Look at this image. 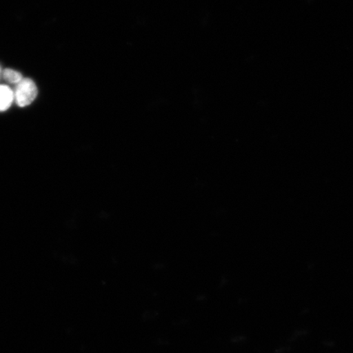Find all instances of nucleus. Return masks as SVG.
<instances>
[{
    "instance_id": "nucleus-3",
    "label": "nucleus",
    "mask_w": 353,
    "mask_h": 353,
    "mask_svg": "<svg viewBox=\"0 0 353 353\" xmlns=\"http://www.w3.org/2000/svg\"><path fill=\"white\" fill-rule=\"evenodd\" d=\"M3 79L10 83H15L17 85L21 82L22 78L21 74L19 72H16L14 70L6 69L3 72Z\"/></svg>"
},
{
    "instance_id": "nucleus-4",
    "label": "nucleus",
    "mask_w": 353,
    "mask_h": 353,
    "mask_svg": "<svg viewBox=\"0 0 353 353\" xmlns=\"http://www.w3.org/2000/svg\"><path fill=\"white\" fill-rule=\"evenodd\" d=\"M1 73H2V70H1V66H0V78H1Z\"/></svg>"
},
{
    "instance_id": "nucleus-1",
    "label": "nucleus",
    "mask_w": 353,
    "mask_h": 353,
    "mask_svg": "<svg viewBox=\"0 0 353 353\" xmlns=\"http://www.w3.org/2000/svg\"><path fill=\"white\" fill-rule=\"evenodd\" d=\"M14 100L20 108H25L32 104L38 95L37 85L32 79L29 78L22 79L21 82L17 83L14 91Z\"/></svg>"
},
{
    "instance_id": "nucleus-2",
    "label": "nucleus",
    "mask_w": 353,
    "mask_h": 353,
    "mask_svg": "<svg viewBox=\"0 0 353 353\" xmlns=\"http://www.w3.org/2000/svg\"><path fill=\"white\" fill-rule=\"evenodd\" d=\"M14 100L13 91L8 85H0V112H6Z\"/></svg>"
}]
</instances>
